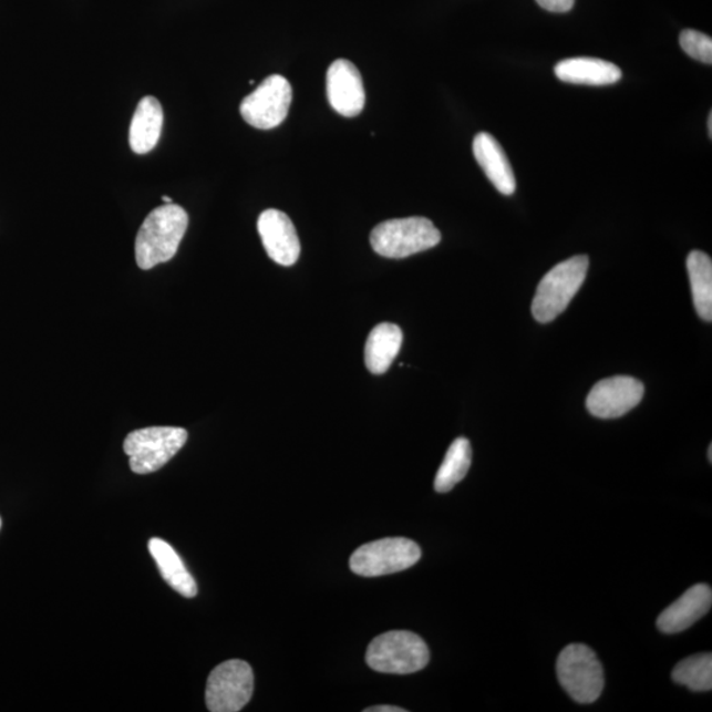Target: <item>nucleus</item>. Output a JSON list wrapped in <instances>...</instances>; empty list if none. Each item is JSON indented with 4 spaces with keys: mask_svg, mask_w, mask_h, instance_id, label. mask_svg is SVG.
<instances>
[{
    "mask_svg": "<svg viewBox=\"0 0 712 712\" xmlns=\"http://www.w3.org/2000/svg\"><path fill=\"white\" fill-rule=\"evenodd\" d=\"M188 225V213L182 206L164 204L151 211L135 241L137 266L148 271L175 257Z\"/></svg>",
    "mask_w": 712,
    "mask_h": 712,
    "instance_id": "obj_1",
    "label": "nucleus"
},
{
    "mask_svg": "<svg viewBox=\"0 0 712 712\" xmlns=\"http://www.w3.org/2000/svg\"><path fill=\"white\" fill-rule=\"evenodd\" d=\"M590 260L579 255L551 268L544 276L532 303V314L540 323L555 321L568 309L572 297L584 286Z\"/></svg>",
    "mask_w": 712,
    "mask_h": 712,
    "instance_id": "obj_2",
    "label": "nucleus"
},
{
    "mask_svg": "<svg viewBox=\"0 0 712 712\" xmlns=\"http://www.w3.org/2000/svg\"><path fill=\"white\" fill-rule=\"evenodd\" d=\"M370 241L380 257L404 259L437 246L441 233L424 217L391 219L373 228Z\"/></svg>",
    "mask_w": 712,
    "mask_h": 712,
    "instance_id": "obj_3",
    "label": "nucleus"
},
{
    "mask_svg": "<svg viewBox=\"0 0 712 712\" xmlns=\"http://www.w3.org/2000/svg\"><path fill=\"white\" fill-rule=\"evenodd\" d=\"M431 660V652L419 634L410 631H391L371 641L365 662L379 673L412 674L423 670Z\"/></svg>",
    "mask_w": 712,
    "mask_h": 712,
    "instance_id": "obj_4",
    "label": "nucleus"
},
{
    "mask_svg": "<svg viewBox=\"0 0 712 712\" xmlns=\"http://www.w3.org/2000/svg\"><path fill=\"white\" fill-rule=\"evenodd\" d=\"M188 441L183 427L151 426L130 433L123 451L128 455L133 473L145 475L157 472L175 456Z\"/></svg>",
    "mask_w": 712,
    "mask_h": 712,
    "instance_id": "obj_5",
    "label": "nucleus"
},
{
    "mask_svg": "<svg viewBox=\"0 0 712 712\" xmlns=\"http://www.w3.org/2000/svg\"><path fill=\"white\" fill-rule=\"evenodd\" d=\"M557 675L566 693L578 703L596 702L605 688L603 667L585 644H570L559 653Z\"/></svg>",
    "mask_w": 712,
    "mask_h": 712,
    "instance_id": "obj_6",
    "label": "nucleus"
},
{
    "mask_svg": "<svg viewBox=\"0 0 712 712\" xmlns=\"http://www.w3.org/2000/svg\"><path fill=\"white\" fill-rule=\"evenodd\" d=\"M419 544L404 537L382 538L361 546L350 558V569L361 577H382L412 568L420 561Z\"/></svg>",
    "mask_w": 712,
    "mask_h": 712,
    "instance_id": "obj_7",
    "label": "nucleus"
},
{
    "mask_svg": "<svg viewBox=\"0 0 712 712\" xmlns=\"http://www.w3.org/2000/svg\"><path fill=\"white\" fill-rule=\"evenodd\" d=\"M254 672L246 661L219 663L207 679L205 701L211 712H238L251 701Z\"/></svg>",
    "mask_w": 712,
    "mask_h": 712,
    "instance_id": "obj_8",
    "label": "nucleus"
},
{
    "mask_svg": "<svg viewBox=\"0 0 712 712\" xmlns=\"http://www.w3.org/2000/svg\"><path fill=\"white\" fill-rule=\"evenodd\" d=\"M292 96V86L287 79L269 75L240 103V115L255 128L272 130L286 121Z\"/></svg>",
    "mask_w": 712,
    "mask_h": 712,
    "instance_id": "obj_9",
    "label": "nucleus"
},
{
    "mask_svg": "<svg viewBox=\"0 0 712 712\" xmlns=\"http://www.w3.org/2000/svg\"><path fill=\"white\" fill-rule=\"evenodd\" d=\"M644 384L631 376H613L601 380L586 400L587 411L603 420L625 416L644 398Z\"/></svg>",
    "mask_w": 712,
    "mask_h": 712,
    "instance_id": "obj_10",
    "label": "nucleus"
},
{
    "mask_svg": "<svg viewBox=\"0 0 712 712\" xmlns=\"http://www.w3.org/2000/svg\"><path fill=\"white\" fill-rule=\"evenodd\" d=\"M258 230L268 257L275 262L289 267L299 260V235L286 213L276 209L262 211L258 220Z\"/></svg>",
    "mask_w": 712,
    "mask_h": 712,
    "instance_id": "obj_11",
    "label": "nucleus"
},
{
    "mask_svg": "<svg viewBox=\"0 0 712 712\" xmlns=\"http://www.w3.org/2000/svg\"><path fill=\"white\" fill-rule=\"evenodd\" d=\"M327 93L331 107L338 114L352 117L361 114L365 103L363 80L352 62L340 59L330 65Z\"/></svg>",
    "mask_w": 712,
    "mask_h": 712,
    "instance_id": "obj_12",
    "label": "nucleus"
},
{
    "mask_svg": "<svg viewBox=\"0 0 712 712\" xmlns=\"http://www.w3.org/2000/svg\"><path fill=\"white\" fill-rule=\"evenodd\" d=\"M712 606V590L706 584L695 585L680 599L663 610L657 619V628L662 633L673 634L687 631L698 620L708 615Z\"/></svg>",
    "mask_w": 712,
    "mask_h": 712,
    "instance_id": "obj_13",
    "label": "nucleus"
},
{
    "mask_svg": "<svg viewBox=\"0 0 712 712\" xmlns=\"http://www.w3.org/2000/svg\"><path fill=\"white\" fill-rule=\"evenodd\" d=\"M473 151L495 188L504 196H513L516 190L515 173L499 142L488 133H479L475 136Z\"/></svg>",
    "mask_w": 712,
    "mask_h": 712,
    "instance_id": "obj_14",
    "label": "nucleus"
},
{
    "mask_svg": "<svg viewBox=\"0 0 712 712\" xmlns=\"http://www.w3.org/2000/svg\"><path fill=\"white\" fill-rule=\"evenodd\" d=\"M558 80L568 84L605 86L620 81V68L600 59L574 58L566 59L555 69Z\"/></svg>",
    "mask_w": 712,
    "mask_h": 712,
    "instance_id": "obj_15",
    "label": "nucleus"
},
{
    "mask_svg": "<svg viewBox=\"0 0 712 712\" xmlns=\"http://www.w3.org/2000/svg\"><path fill=\"white\" fill-rule=\"evenodd\" d=\"M164 112L155 96H144L130 126V147L137 155L148 154L161 141Z\"/></svg>",
    "mask_w": 712,
    "mask_h": 712,
    "instance_id": "obj_16",
    "label": "nucleus"
},
{
    "mask_svg": "<svg viewBox=\"0 0 712 712\" xmlns=\"http://www.w3.org/2000/svg\"><path fill=\"white\" fill-rule=\"evenodd\" d=\"M403 344V331L395 323L383 322L373 328L365 342L364 361L375 375L390 370Z\"/></svg>",
    "mask_w": 712,
    "mask_h": 712,
    "instance_id": "obj_17",
    "label": "nucleus"
},
{
    "mask_svg": "<svg viewBox=\"0 0 712 712\" xmlns=\"http://www.w3.org/2000/svg\"><path fill=\"white\" fill-rule=\"evenodd\" d=\"M148 549L165 582L183 597L195 598L198 594L196 579L185 568L183 559L179 558L176 550L162 538H151Z\"/></svg>",
    "mask_w": 712,
    "mask_h": 712,
    "instance_id": "obj_18",
    "label": "nucleus"
},
{
    "mask_svg": "<svg viewBox=\"0 0 712 712\" xmlns=\"http://www.w3.org/2000/svg\"><path fill=\"white\" fill-rule=\"evenodd\" d=\"M691 292L696 313L712 321V260L708 254L691 251L688 258Z\"/></svg>",
    "mask_w": 712,
    "mask_h": 712,
    "instance_id": "obj_19",
    "label": "nucleus"
},
{
    "mask_svg": "<svg viewBox=\"0 0 712 712\" xmlns=\"http://www.w3.org/2000/svg\"><path fill=\"white\" fill-rule=\"evenodd\" d=\"M473 448L467 438H456L446 453L444 462L434 479V488L446 494L466 478L472 467Z\"/></svg>",
    "mask_w": 712,
    "mask_h": 712,
    "instance_id": "obj_20",
    "label": "nucleus"
},
{
    "mask_svg": "<svg viewBox=\"0 0 712 712\" xmlns=\"http://www.w3.org/2000/svg\"><path fill=\"white\" fill-rule=\"evenodd\" d=\"M672 679L693 691H710L712 689L711 653L694 654L682 660L673 669Z\"/></svg>",
    "mask_w": 712,
    "mask_h": 712,
    "instance_id": "obj_21",
    "label": "nucleus"
},
{
    "mask_svg": "<svg viewBox=\"0 0 712 712\" xmlns=\"http://www.w3.org/2000/svg\"><path fill=\"white\" fill-rule=\"evenodd\" d=\"M680 44L684 53L691 59L712 64V40L708 34L694 30L681 32Z\"/></svg>",
    "mask_w": 712,
    "mask_h": 712,
    "instance_id": "obj_22",
    "label": "nucleus"
},
{
    "mask_svg": "<svg viewBox=\"0 0 712 712\" xmlns=\"http://www.w3.org/2000/svg\"><path fill=\"white\" fill-rule=\"evenodd\" d=\"M536 2L546 11L564 13L572 9L576 0H536Z\"/></svg>",
    "mask_w": 712,
    "mask_h": 712,
    "instance_id": "obj_23",
    "label": "nucleus"
},
{
    "mask_svg": "<svg viewBox=\"0 0 712 712\" xmlns=\"http://www.w3.org/2000/svg\"><path fill=\"white\" fill-rule=\"evenodd\" d=\"M364 712H406V710L398 708V706H373L365 709Z\"/></svg>",
    "mask_w": 712,
    "mask_h": 712,
    "instance_id": "obj_24",
    "label": "nucleus"
},
{
    "mask_svg": "<svg viewBox=\"0 0 712 712\" xmlns=\"http://www.w3.org/2000/svg\"><path fill=\"white\" fill-rule=\"evenodd\" d=\"M709 135L712 136V113L709 115Z\"/></svg>",
    "mask_w": 712,
    "mask_h": 712,
    "instance_id": "obj_25",
    "label": "nucleus"
},
{
    "mask_svg": "<svg viewBox=\"0 0 712 712\" xmlns=\"http://www.w3.org/2000/svg\"><path fill=\"white\" fill-rule=\"evenodd\" d=\"M162 199H163V203H164V204H173V203H172V199H171L169 197H167V196H163V198H162Z\"/></svg>",
    "mask_w": 712,
    "mask_h": 712,
    "instance_id": "obj_26",
    "label": "nucleus"
},
{
    "mask_svg": "<svg viewBox=\"0 0 712 712\" xmlns=\"http://www.w3.org/2000/svg\"><path fill=\"white\" fill-rule=\"evenodd\" d=\"M709 461L712 462V445L709 447Z\"/></svg>",
    "mask_w": 712,
    "mask_h": 712,
    "instance_id": "obj_27",
    "label": "nucleus"
},
{
    "mask_svg": "<svg viewBox=\"0 0 712 712\" xmlns=\"http://www.w3.org/2000/svg\"><path fill=\"white\" fill-rule=\"evenodd\" d=\"M0 528H2V518H0Z\"/></svg>",
    "mask_w": 712,
    "mask_h": 712,
    "instance_id": "obj_28",
    "label": "nucleus"
}]
</instances>
